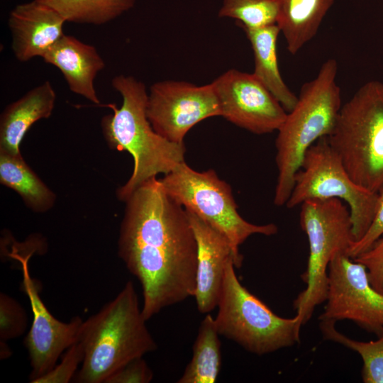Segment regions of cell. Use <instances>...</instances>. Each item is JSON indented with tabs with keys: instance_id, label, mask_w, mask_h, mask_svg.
Here are the masks:
<instances>
[{
	"instance_id": "cell-1",
	"label": "cell",
	"mask_w": 383,
	"mask_h": 383,
	"mask_svg": "<svg viewBox=\"0 0 383 383\" xmlns=\"http://www.w3.org/2000/svg\"><path fill=\"white\" fill-rule=\"evenodd\" d=\"M118 254L141 284L146 321L194 296L197 243L186 210L160 179L140 185L125 201Z\"/></svg>"
},
{
	"instance_id": "cell-2",
	"label": "cell",
	"mask_w": 383,
	"mask_h": 383,
	"mask_svg": "<svg viewBox=\"0 0 383 383\" xmlns=\"http://www.w3.org/2000/svg\"><path fill=\"white\" fill-rule=\"evenodd\" d=\"M111 85L121 96L122 104L120 108L106 105L113 113L103 117L101 126L109 148L126 150L133 159L131 177L116 192L117 198L126 201L145 182L159 174H167L184 162L186 147L153 129L147 116L148 93L142 82L120 74L113 78Z\"/></svg>"
},
{
	"instance_id": "cell-3",
	"label": "cell",
	"mask_w": 383,
	"mask_h": 383,
	"mask_svg": "<svg viewBox=\"0 0 383 383\" xmlns=\"http://www.w3.org/2000/svg\"><path fill=\"white\" fill-rule=\"evenodd\" d=\"M131 281L101 310L83 321L78 342L84 352L74 382L104 383L129 362L157 350Z\"/></svg>"
},
{
	"instance_id": "cell-4",
	"label": "cell",
	"mask_w": 383,
	"mask_h": 383,
	"mask_svg": "<svg viewBox=\"0 0 383 383\" xmlns=\"http://www.w3.org/2000/svg\"><path fill=\"white\" fill-rule=\"evenodd\" d=\"M337 72L335 59L325 61L316 77L301 86L294 107L277 131L276 206L286 205L308 149L320 138L328 137L335 128L342 107Z\"/></svg>"
},
{
	"instance_id": "cell-5",
	"label": "cell",
	"mask_w": 383,
	"mask_h": 383,
	"mask_svg": "<svg viewBox=\"0 0 383 383\" xmlns=\"http://www.w3.org/2000/svg\"><path fill=\"white\" fill-rule=\"evenodd\" d=\"M327 138L352 179L378 193L383 188V82L360 87L342 105Z\"/></svg>"
},
{
	"instance_id": "cell-6",
	"label": "cell",
	"mask_w": 383,
	"mask_h": 383,
	"mask_svg": "<svg viewBox=\"0 0 383 383\" xmlns=\"http://www.w3.org/2000/svg\"><path fill=\"white\" fill-rule=\"evenodd\" d=\"M235 269L231 258L214 318L220 335L257 355L299 343L302 326L299 316L283 318L275 314L242 285Z\"/></svg>"
},
{
	"instance_id": "cell-7",
	"label": "cell",
	"mask_w": 383,
	"mask_h": 383,
	"mask_svg": "<svg viewBox=\"0 0 383 383\" xmlns=\"http://www.w3.org/2000/svg\"><path fill=\"white\" fill-rule=\"evenodd\" d=\"M160 181L175 202L228 240L235 268L241 267L243 259L239 247L250 236H270L278 231L274 223L257 225L245 220L238 211L231 186L212 169L196 171L184 161L165 174Z\"/></svg>"
},
{
	"instance_id": "cell-8",
	"label": "cell",
	"mask_w": 383,
	"mask_h": 383,
	"mask_svg": "<svg viewBox=\"0 0 383 383\" xmlns=\"http://www.w3.org/2000/svg\"><path fill=\"white\" fill-rule=\"evenodd\" d=\"M300 206V225L308 238L309 255L302 274L306 286L294 308L303 326L326 300L330 262L337 253H347L354 240L350 211L340 199L308 200Z\"/></svg>"
},
{
	"instance_id": "cell-9",
	"label": "cell",
	"mask_w": 383,
	"mask_h": 383,
	"mask_svg": "<svg viewBox=\"0 0 383 383\" xmlns=\"http://www.w3.org/2000/svg\"><path fill=\"white\" fill-rule=\"evenodd\" d=\"M338 199L350 211L353 242L360 240L369 228L375 214L378 193L355 182L327 137L313 143L304 155L294 177L289 209L308 200Z\"/></svg>"
},
{
	"instance_id": "cell-10",
	"label": "cell",
	"mask_w": 383,
	"mask_h": 383,
	"mask_svg": "<svg viewBox=\"0 0 383 383\" xmlns=\"http://www.w3.org/2000/svg\"><path fill=\"white\" fill-rule=\"evenodd\" d=\"M326 304L321 321L349 320L379 336L383 332V294L372 287L364 265L337 253L328 268Z\"/></svg>"
},
{
	"instance_id": "cell-11",
	"label": "cell",
	"mask_w": 383,
	"mask_h": 383,
	"mask_svg": "<svg viewBox=\"0 0 383 383\" xmlns=\"http://www.w3.org/2000/svg\"><path fill=\"white\" fill-rule=\"evenodd\" d=\"M221 115L211 83L197 86L187 82L165 80L150 87L148 118L153 129L171 142L184 143L187 133L196 124Z\"/></svg>"
},
{
	"instance_id": "cell-12",
	"label": "cell",
	"mask_w": 383,
	"mask_h": 383,
	"mask_svg": "<svg viewBox=\"0 0 383 383\" xmlns=\"http://www.w3.org/2000/svg\"><path fill=\"white\" fill-rule=\"evenodd\" d=\"M211 84L221 116L252 133L277 131L287 117L282 104L252 73L231 69Z\"/></svg>"
},
{
	"instance_id": "cell-13",
	"label": "cell",
	"mask_w": 383,
	"mask_h": 383,
	"mask_svg": "<svg viewBox=\"0 0 383 383\" xmlns=\"http://www.w3.org/2000/svg\"><path fill=\"white\" fill-rule=\"evenodd\" d=\"M9 255L21 264L22 289L28 298L33 313L32 325L25 338L31 373L30 380L35 379L50 372L61 354L78 342L82 319L76 316L69 322L55 318L40 296V285L29 273L28 260L30 255L21 256L11 252Z\"/></svg>"
},
{
	"instance_id": "cell-14",
	"label": "cell",
	"mask_w": 383,
	"mask_h": 383,
	"mask_svg": "<svg viewBox=\"0 0 383 383\" xmlns=\"http://www.w3.org/2000/svg\"><path fill=\"white\" fill-rule=\"evenodd\" d=\"M66 22L57 10L41 0L16 5L8 18L16 58L24 62L43 57L65 35Z\"/></svg>"
},
{
	"instance_id": "cell-15",
	"label": "cell",
	"mask_w": 383,
	"mask_h": 383,
	"mask_svg": "<svg viewBox=\"0 0 383 383\" xmlns=\"http://www.w3.org/2000/svg\"><path fill=\"white\" fill-rule=\"evenodd\" d=\"M197 243L196 299L198 311L209 313L218 303L226 265L233 252L228 240L195 214L186 211Z\"/></svg>"
},
{
	"instance_id": "cell-16",
	"label": "cell",
	"mask_w": 383,
	"mask_h": 383,
	"mask_svg": "<svg viewBox=\"0 0 383 383\" xmlns=\"http://www.w3.org/2000/svg\"><path fill=\"white\" fill-rule=\"evenodd\" d=\"M42 58L62 72L71 91L100 104L94 79L105 62L94 46L64 35Z\"/></svg>"
},
{
	"instance_id": "cell-17",
	"label": "cell",
	"mask_w": 383,
	"mask_h": 383,
	"mask_svg": "<svg viewBox=\"0 0 383 383\" xmlns=\"http://www.w3.org/2000/svg\"><path fill=\"white\" fill-rule=\"evenodd\" d=\"M56 96L51 83L45 81L6 106L0 116V152L21 155L25 135L35 122L51 116Z\"/></svg>"
},
{
	"instance_id": "cell-18",
	"label": "cell",
	"mask_w": 383,
	"mask_h": 383,
	"mask_svg": "<svg viewBox=\"0 0 383 383\" xmlns=\"http://www.w3.org/2000/svg\"><path fill=\"white\" fill-rule=\"evenodd\" d=\"M254 56L252 74L265 86L287 112L292 110L297 96L289 89L279 72L277 44L280 29L277 24L258 28H243Z\"/></svg>"
},
{
	"instance_id": "cell-19",
	"label": "cell",
	"mask_w": 383,
	"mask_h": 383,
	"mask_svg": "<svg viewBox=\"0 0 383 383\" xmlns=\"http://www.w3.org/2000/svg\"><path fill=\"white\" fill-rule=\"evenodd\" d=\"M334 1L277 0V25L290 54L296 55L315 37Z\"/></svg>"
},
{
	"instance_id": "cell-20",
	"label": "cell",
	"mask_w": 383,
	"mask_h": 383,
	"mask_svg": "<svg viewBox=\"0 0 383 383\" xmlns=\"http://www.w3.org/2000/svg\"><path fill=\"white\" fill-rule=\"evenodd\" d=\"M0 182L17 192L25 204L36 213L48 211L56 196L24 161L21 155L0 152Z\"/></svg>"
},
{
	"instance_id": "cell-21",
	"label": "cell",
	"mask_w": 383,
	"mask_h": 383,
	"mask_svg": "<svg viewBox=\"0 0 383 383\" xmlns=\"http://www.w3.org/2000/svg\"><path fill=\"white\" fill-rule=\"evenodd\" d=\"M219 333L215 319L209 313L201 321L193 345L192 360L178 383H214L221 365Z\"/></svg>"
},
{
	"instance_id": "cell-22",
	"label": "cell",
	"mask_w": 383,
	"mask_h": 383,
	"mask_svg": "<svg viewBox=\"0 0 383 383\" xmlns=\"http://www.w3.org/2000/svg\"><path fill=\"white\" fill-rule=\"evenodd\" d=\"M67 22L103 25L132 9L136 0H41Z\"/></svg>"
},
{
	"instance_id": "cell-23",
	"label": "cell",
	"mask_w": 383,
	"mask_h": 383,
	"mask_svg": "<svg viewBox=\"0 0 383 383\" xmlns=\"http://www.w3.org/2000/svg\"><path fill=\"white\" fill-rule=\"evenodd\" d=\"M335 325L333 321H321L320 329L324 339L341 344L360 356L363 382L383 383V332L376 340L360 341L341 333Z\"/></svg>"
},
{
	"instance_id": "cell-24",
	"label": "cell",
	"mask_w": 383,
	"mask_h": 383,
	"mask_svg": "<svg viewBox=\"0 0 383 383\" xmlns=\"http://www.w3.org/2000/svg\"><path fill=\"white\" fill-rule=\"evenodd\" d=\"M221 18H231L243 28H258L277 24V0H223Z\"/></svg>"
},
{
	"instance_id": "cell-25",
	"label": "cell",
	"mask_w": 383,
	"mask_h": 383,
	"mask_svg": "<svg viewBox=\"0 0 383 383\" xmlns=\"http://www.w3.org/2000/svg\"><path fill=\"white\" fill-rule=\"evenodd\" d=\"M28 324L24 309L13 298L0 294V340L7 341L22 335Z\"/></svg>"
},
{
	"instance_id": "cell-26",
	"label": "cell",
	"mask_w": 383,
	"mask_h": 383,
	"mask_svg": "<svg viewBox=\"0 0 383 383\" xmlns=\"http://www.w3.org/2000/svg\"><path fill=\"white\" fill-rule=\"evenodd\" d=\"M83 357L84 352L82 345L77 342L66 350L59 365H56L50 372L35 379L33 383L69 382L74 377Z\"/></svg>"
},
{
	"instance_id": "cell-27",
	"label": "cell",
	"mask_w": 383,
	"mask_h": 383,
	"mask_svg": "<svg viewBox=\"0 0 383 383\" xmlns=\"http://www.w3.org/2000/svg\"><path fill=\"white\" fill-rule=\"evenodd\" d=\"M353 260L365 266L371 285L383 294V235Z\"/></svg>"
},
{
	"instance_id": "cell-28",
	"label": "cell",
	"mask_w": 383,
	"mask_h": 383,
	"mask_svg": "<svg viewBox=\"0 0 383 383\" xmlns=\"http://www.w3.org/2000/svg\"><path fill=\"white\" fill-rule=\"evenodd\" d=\"M383 235V188L378 192V201L374 218L364 235L353 242L348 250V255L354 259L372 248Z\"/></svg>"
},
{
	"instance_id": "cell-29",
	"label": "cell",
	"mask_w": 383,
	"mask_h": 383,
	"mask_svg": "<svg viewBox=\"0 0 383 383\" xmlns=\"http://www.w3.org/2000/svg\"><path fill=\"white\" fill-rule=\"evenodd\" d=\"M152 379V370L142 357L127 363L109 377L104 383H148Z\"/></svg>"
},
{
	"instance_id": "cell-30",
	"label": "cell",
	"mask_w": 383,
	"mask_h": 383,
	"mask_svg": "<svg viewBox=\"0 0 383 383\" xmlns=\"http://www.w3.org/2000/svg\"><path fill=\"white\" fill-rule=\"evenodd\" d=\"M12 354V351L9 345L6 344V341L0 340V358L1 360H5L9 358Z\"/></svg>"
}]
</instances>
